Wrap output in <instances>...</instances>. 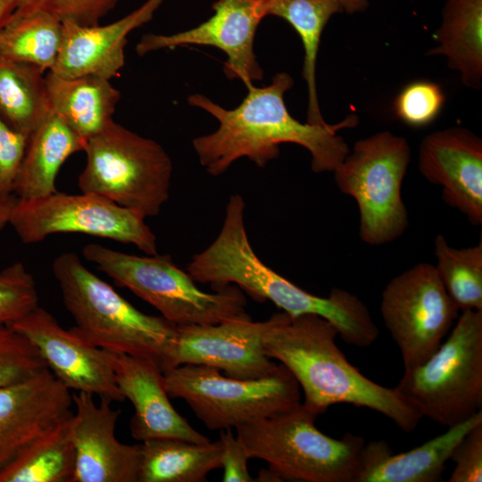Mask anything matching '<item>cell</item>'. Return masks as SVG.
Here are the masks:
<instances>
[{"label":"cell","mask_w":482,"mask_h":482,"mask_svg":"<svg viewBox=\"0 0 482 482\" xmlns=\"http://www.w3.org/2000/svg\"><path fill=\"white\" fill-rule=\"evenodd\" d=\"M294 85L287 72L276 74L265 87L252 86L243 101L234 109H226L209 97L188 96L191 106L214 117L218 129L193 139L200 164L212 176L224 173L239 158H248L264 167L279 155V145L293 143L307 149L314 172L333 171L349 153L337 131L358 123L350 115L337 124L302 123L288 112L285 94Z\"/></svg>","instance_id":"cell-1"},{"label":"cell","mask_w":482,"mask_h":482,"mask_svg":"<svg viewBox=\"0 0 482 482\" xmlns=\"http://www.w3.org/2000/svg\"><path fill=\"white\" fill-rule=\"evenodd\" d=\"M245 204L240 195L229 198L221 229L214 241L195 254L187 271L213 290L235 285L255 301H270L295 316L316 314L331 322L348 345H371L379 330L367 306L353 294L334 288L327 297L311 294L279 275L260 260L245 225Z\"/></svg>","instance_id":"cell-2"},{"label":"cell","mask_w":482,"mask_h":482,"mask_svg":"<svg viewBox=\"0 0 482 482\" xmlns=\"http://www.w3.org/2000/svg\"><path fill=\"white\" fill-rule=\"evenodd\" d=\"M269 320L263 351L292 373L307 409L320 415L334 404L349 403L387 417L406 433L416 428L420 415L395 387L375 383L348 362L336 343L338 331L331 322L316 314L285 312Z\"/></svg>","instance_id":"cell-3"},{"label":"cell","mask_w":482,"mask_h":482,"mask_svg":"<svg viewBox=\"0 0 482 482\" xmlns=\"http://www.w3.org/2000/svg\"><path fill=\"white\" fill-rule=\"evenodd\" d=\"M52 270L79 336L107 352L152 359L161 367L175 324L138 311L74 253L59 254Z\"/></svg>","instance_id":"cell-4"},{"label":"cell","mask_w":482,"mask_h":482,"mask_svg":"<svg viewBox=\"0 0 482 482\" xmlns=\"http://www.w3.org/2000/svg\"><path fill=\"white\" fill-rule=\"evenodd\" d=\"M82 256L96 264L117 286L130 290L175 325L219 324L250 318L246 299L235 285L204 292L170 254L138 256L87 244Z\"/></svg>","instance_id":"cell-5"},{"label":"cell","mask_w":482,"mask_h":482,"mask_svg":"<svg viewBox=\"0 0 482 482\" xmlns=\"http://www.w3.org/2000/svg\"><path fill=\"white\" fill-rule=\"evenodd\" d=\"M317 414L302 403L280 414L236 428L249 459H261L283 480L356 482L365 440L336 439L315 426Z\"/></svg>","instance_id":"cell-6"},{"label":"cell","mask_w":482,"mask_h":482,"mask_svg":"<svg viewBox=\"0 0 482 482\" xmlns=\"http://www.w3.org/2000/svg\"><path fill=\"white\" fill-rule=\"evenodd\" d=\"M87 161L79 176L81 192L104 197L137 212L156 216L170 196L172 162L156 141L113 120L88 138Z\"/></svg>","instance_id":"cell-7"},{"label":"cell","mask_w":482,"mask_h":482,"mask_svg":"<svg viewBox=\"0 0 482 482\" xmlns=\"http://www.w3.org/2000/svg\"><path fill=\"white\" fill-rule=\"evenodd\" d=\"M395 387L421 418L447 428L481 411L482 310L461 312L446 340Z\"/></svg>","instance_id":"cell-8"},{"label":"cell","mask_w":482,"mask_h":482,"mask_svg":"<svg viewBox=\"0 0 482 482\" xmlns=\"http://www.w3.org/2000/svg\"><path fill=\"white\" fill-rule=\"evenodd\" d=\"M162 373L168 395L183 399L210 430L236 428L302 403L298 382L280 363L274 374L260 379L233 378L213 367L193 363Z\"/></svg>","instance_id":"cell-9"},{"label":"cell","mask_w":482,"mask_h":482,"mask_svg":"<svg viewBox=\"0 0 482 482\" xmlns=\"http://www.w3.org/2000/svg\"><path fill=\"white\" fill-rule=\"evenodd\" d=\"M410 160L407 139L382 131L357 141L333 170L340 191L358 204L363 242L381 245L408 228L401 187Z\"/></svg>","instance_id":"cell-10"},{"label":"cell","mask_w":482,"mask_h":482,"mask_svg":"<svg viewBox=\"0 0 482 482\" xmlns=\"http://www.w3.org/2000/svg\"><path fill=\"white\" fill-rule=\"evenodd\" d=\"M145 219L96 194L57 191L40 198L18 199L9 224L27 245L51 235L77 233L134 245L145 254H155L156 237Z\"/></svg>","instance_id":"cell-11"},{"label":"cell","mask_w":482,"mask_h":482,"mask_svg":"<svg viewBox=\"0 0 482 482\" xmlns=\"http://www.w3.org/2000/svg\"><path fill=\"white\" fill-rule=\"evenodd\" d=\"M380 310L404 370L422 364L437 350L460 312L435 265L427 262L416 264L386 285Z\"/></svg>","instance_id":"cell-12"},{"label":"cell","mask_w":482,"mask_h":482,"mask_svg":"<svg viewBox=\"0 0 482 482\" xmlns=\"http://www.w3.org/2000/svg\"><path fill=\"white\" fill-rule=\"evenodd\" d=\"M269 324V319L253 321L250 317L219 324L176 325L161 369L193 363L213 367L237 379L270 377L279 363L263 351L262 336Z\"/></svg>","instance_id":"cell-13"},{"label":"cell","mask_w":482,"mask_h":482,"mask_svg":"<svg viewBox=\"0 0 482 482\" xmlns=\"http://www.w3.org/2000/svg\"><path fill=\"white\" fill-rule=\"evenodd\" d=\"M213 14L197 26L173 34L144 35L136 46L143 56L151 52L183 46H205L227 56L223 71L229 79H240L246 88L262 80L263 71L253 46L256 30L265 18L257 0H216Z\"/></svg>","instance_id":"cell-14"},{"label":"cell","mask_w":482,"mask_h":482,"mask_svg":"<svg viewBox=\"0 0 482 482\" xmlns=\"http://www.w3.org/2000/svg\"><path fill=\"white\" fill-rule=\"evenodd\" d=\"M10 326L37 349L47 368L68 389L125 401L110 352L89 344L71 328H63L46 310L38 306Z\"/></svg>","instance_id":"cell-15"},{"label":"cell","mask_w":482,"mask_h":482,"mask_svg":"<svg viewBox=\"0 0 482 482\" xmlns=\"http://www.w3.org/2000/svg\"><path fill=\"white\" fill-rule=\"evenodd\" d=\"M85 392L72 395L75 469L71 482H138L141 444L125 445L115 436L120 410L110 399Z\"/></svg>","instance_id":"cell-16"},{"label":"cell","mask_w":482,"mask_h":482,"mask_svg":"<svg viewBox=\"0 0 482 482\" xmlns=\"http://www.w3.org/2000/svg\"><path fill=\"white\" fill-rule=\"evenodd\" d=\"M419 170L442 187V198L465 214L475 226L482 223V140L464 128L453 127L427 135L419 150Z\"/></svg>","instance_id":"cell-17"},{"label":"cell","mask_w":482,"mask_h":482,"mask_svg":"<svg viewBox=\"0 0 482 482\" xmlns=\"http://www.w3.org/2000/svg\"><path fill=\"white\" fill-rule=\"evenodd\" d=\"M72 395L46 368L0 388V470L30 441L72 414Z\"/></svg>","instance_id":"cell-18"},{"label":"cell","mask_w":482,"mask_h":482,"mask_svg":"<svg viewBox=\"0 0 482 482\" xmlns=\"http://www.w3.org/2000/svg\"><path fill=\"white\" fill-rule=\"evenodd\" d=\"M110 359L117 385L125 400L130 401L134 407L129 428L136 440L172 438L198 444L210 442L170 403L157 362L113 353H110Z\"/></svg>","instance_id":"cell-19"},{"label":"cell","mask_w":482,"mask_h":482,"mask_svg":"<svg viewBox=\"0 0 482 482\" xmlns=\"http://www.w3.org/2000/svg\"><path fill=\"white\" fill-rule=\"evenodd\" d=\"M162 3L146 0L126 16L104 26L62 20L61 46L50 71L63 78L96 75L111 80L125 63L129 34L152 21Z\"/></svg>","instance_id":"cell-20"},{"label":"cell","mask_w":482,"mask_h":482,"mask_svg":"<svg viewBox=\"0 0 482 482\" xmlns=\"http://www.w3.org/2000/svg\"><path fill=\"white\" fill-rule=\"evenodd\" d=\"M482 423L479 411L464 421L423 445L394 454L387 442L371 441L365 445L362 469L356 482H437L442 479L445 463L460 441L474 427Z\"/></svg>","instance_id":"cell-21"},{"label":"cell","mask_w":482,"mask_h":482,"mask_svg":"<svg viewBox=\"0 0 482 482\" xmlns=\"http://www.w3.org/2000/svg\"><path fill=\"white\" fill-rule=\"evenodd\" d=\"M86 142L50 110L29 137L12 194L28 200L57 192L55 182L61 167L71 155L84 151Z\"/></svg>","instance_id":"cell-22"},{"label":"cell","mask_w":482,"mask_h":482,"mask_svg":"<svg viewBox=\"0 0 482 482\" xmlns=\"http://www.w3.org/2000/svg\"><path fill=\"white\" fill-rule=\"evenodd\" d=\"M45 84L50 110L86 141L112 120L120 99L109 79L96 75L63 78L48 71Z\"/></svg>","instance_id":"cell-23"},{"label":"cell","mask_w":482,"mask_h":482,"mask_svg":"<svg viewBox=\"0 0 482 482\" xmlns=\"http://www.w3.org/2000/svg\"><path fill=\"white\" fill-rule=\"evenodd\" d=\"M428 55H443L462 83L479 89L482 80V0H446Z\"/></svg>","instance_id":"cell-24"},{"label":"cell","mask_w":482,"mask_h":482,"mask_svg":"<svg viewBox=\"0 0 482 482\" xmlns=\"http://www.w3.org/2000/svg\"><path fill=\"white\" fill-rule=\"evenodd\" d=\"M223 444L150 439L141 444L138 482H204L221 468Z\"/></svg>","instance_id":"cell-25"},{"label":"cell","mask_w":482,"mask_h":482,"mask_svg":"<svg viewBox=\"0 0 482 482\" xmlns=\"http://www.w3.org/2000/svg\"><path fill=\"white\" fill-rule=\"evenodd\" d=\"M264 17L287 21L299 35L303 50V77L308 92L307 122L325 125L318 101L316 62L324 28L333 15L343 12L339 0H257Z\"/></svg>","instance_id":"cell-26"},{"label":"cell","mask_w":482,"mask_h":482,"mask_svg":"<svg viewBox=\"0 0 482 482\" xmlns=\"http://www.w3.org/2000/svg\"><path fill=\"white\" fill-rule=\"evenodd\" d=\"M73 412L27 444L0 470V482H71Z\"/></svg>","instance_id":"cell-27"},{"label":"cell","mask_w":482,"mask_h":482,"mask_svg":"<svg viewBox=\"0 0 482 482\" xmlns=\"http://www.w3.org/2000/svg\"><path fill=\"white\" fill-rule=\"evenodd\" d=\"M45 73L0 54V119L29 137L50 112Z\"/></svg>","instance_id":"cell-28"},{"label":"cell","mask_w":482,"mask_h":482,"mask_svg":"<svg viewBox=\"0 0 482 482\" xmlns=\"http://www.w3.org/2000/svg\"><path fill=\"white\" fill-rule=\"evenodd\" d=\"M62 35V21L39 9H16L0 31V54L51 71Z\"/></svg>","instance_id":"cell-29"},{"label":"cell","mask_w":482,"mask_h":482,"mask_svg":"<svg viewBox=\"0 0 482 482\" xmlns=\"http://www.w3.org/2000/svg\"><path fill=\"white\" fill-rule=\"evenodd\" d=\"M435 268L448 295L459 311L482 310V240L456 249L443 235L435 239Z\"/></svg>","instance_id":"cell-30"},{"label":"cell","mask_w":482,"mask_h":482,"mask_svg":"<svg viewBox=\"0 0 482 482\" xmlns=\"http://www.w3.org/2000/svg\"><path fill=\"white\" fill-rule=\"evenodd\" d=\"M47 368L37 349L10 325L0 323V388Z\"/></svg>","instance_id":"cell-31"},{"label":"cell","mask_w":482,"mask_h":482,"mask_svg":"<svg viewBox=\"0 0 482 482\" xmlns=\"http://www.w3.org/2000/svg\"><path fill=\"white\" fill-rule=\"evenodd\" d=\"M38 306L35 279L23 263L0 271V323L11 325Z\"/></svg>","instance_id":"cell-32"},{"label":"cell","mask_w":482,"mask_h":482,"mask_svg":"<svg viewBox=\"0 0 482 482\" xmlns=\"http://www.w3.org/2000/svg\"><path fill=\"white\" fill-rule=\"evenodd\" d=\"M445 101V93L437 83L416 80L407 84L396 96L393 112L404 124L421 128L437 118Z\"/></svg>","instance_id":"cell-33"},{"label":"cell","mask_w":482,"mask_h":482,"mask_svg":"<svg viewBox=\"0 0 482 482\" xmlns=\"http://www.w3.org/2000/svg\"><path fill=\"white\" fill-rule=\"evenodd\" d=\"M121 0H18L16 9H39L80 25H97Z\"/></svg>","instance_id":"cell-34"},{"label":"cell","mask_w":482,"mask_h":482,"mask_svg":"<svg viewBox=\"0 0 482 482\" xmlns=\"http://www.w3.org/2000/svg\"><path fill=\"white\" fill-rule=\"evenodd\" d=\"M450 460L455 466L449 482L482 481V423L465 435L454 448Z\"/></svg>","instance_id":"cell-35"},{"label":"cell","mask_w":482,"mask_h":482,"mask_svg":"<svg viewBox=\"0 0 482 482\" xmlns=\"http://www.w3.org/2000/svg\"><path fill=\"white\" fill-rule=\"evenodd\" d=\"M28 142L29 137L14 130L0 119V195L12 194Z\"/></svg>","instance_id":"cell-36"},{"label":"cell","mask_w":482,"mask_h":482,"mask_svg":"<svg viewBox=\"0 0 482 482\" xmlns=\"http://www.w3.org/2000/svg\"><path fill=\"white\" fill-rule=\"evenodd\" d=\"M220 439L223 444L221 468L223 482H253L254 478L247 469L249 457L245 446L237 436H234L231 428L222 429Z\"/></svg>","instance_id":"cell-37"},{"label":"cell","mask_w":482,"mask_h":482,"mask_svg":"<svg viewBox=\"0 0 482 482\" xmlns=\"http://www.w3.org/2000/svg\"><path fill=\"white\" fill-rule=\"evenodd\" d=\"M18 198L15 195H0V230L9 224L12 209Z\"/></svg>","instance_id":"cell-38"},{"label":"cell","mask_w":482,"mask_h":482,"mask_svg":"<svg viewBox=\"0 0 482 482\" xmlns=\"http://www.w3.org/2000/svg\"><path fill=\"white\" fill-rule=\"evenodd\" d=\"M18 0H0V31L17 8Z\"/></svg>","instance_id":"cell-39"},{"label":"cell","mask_w":482,"mask_h":482,"mask_svg":"<svg viewBox=\"0 0 482 482\" xmlns=\"http://www.w3.org/2000/svg\"><path fill=\"white\" fill-rule=\"evenodd\" d=\"M343 12L358 13L364 12L369 6V0H339Z\"/></svg>","instance_id":"cell-40"},{"label":"cell","mask_w":482,"mask_h":482,"mask_svg":"<svg viewBox=\"0 0 482 482\" xmlns=\"http://www.w3.org/2000/svg\"><path fill=\"white\" fill-rule=\"evenodd\" d=\"M254 481L260 482H280L284 481L283 478L270 468L261 469L258 477L254 478Z\"/></svg>","instance_id":"cell-41"}]
</instances>
